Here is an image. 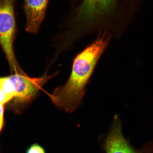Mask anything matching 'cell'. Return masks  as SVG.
<instances>
[{
  "mask_svg": "<svg viewBox=\"0 0 153 153\" xmlns=\"http://www.w3.org/2000/svg\"><path fill=\"white\" fill-rule=\"evenodd\" d=\"M109 41L108 37L101 38L74 59L68 81L64 85L57 87L52 94H48L57 108L73 113L82 104L86 87Z\"/></svg>",
  "mask_w": 153,
  "mask_h": 153,
  "instance_id": "obj_1",
  "label": "cell"
},
{
  "mask_svg": "<svg viewBox=\"0 0 153 153\" xmlns=\"http://www.w3.org/2000/svg\"><path fill=\"white\" fill-rule=\"evenodd\" d=\"M15 0H0V45L12 71L22 72L15 58L14 43L16 27L15 15Z\"/></svg>",
  "mask_w": 153,
  "mask_h": 153,
  "instance_id": "obj_2",
  "label": "cell"
},
{
  "mask_svg": "<svg viewBox=\"0 0 153 153\" xmlns=\"http://www.w3.org/2000/svg\"><path fill=\"white\" fill-rule=\"evenodd\" d=\"M132 11L120 0H82L76 20L89 22L98 17L114 15L119 22L127 18Z\"/></svg>",
  "mask_w": 153,
  "mask_h": 153,
  "instance_id": "obj_3",
  "label": "cell"
},
{
  "mask_svg": "<svg viewBox=\"0 0 153 153\" xmlns=\"http://www.w3.org/2000/svg\"><path fill=\"white\" fill-rule=\"evenodd\" d=\"M58 73L56 72L48 76L45 74L41 77L33 78L22 73H17L8 77L16 94V100L25 102L35 97L42 86Z\"/></svg>",
  "mask_w": 153,
  "mask_h": 153,
  "instance_id": "obj_4",
  "label": "cell"
},
{
  "mask_svg": "<svg viewBox=\"0 0 153 153\" xmlns=\"http://www.w3.org/2000/svg\"><path fill=\"white\" fill-rule=\"evenodd\" d=\"M104 148L106 153H138L124 137L122 123L117 116H114L112 127L105 140Z\"/></svg>",
  "mask_w": 153,
  "mask_h": 153,
  "instance_id": "obj_5",
  "label": "cell"
},
{
  "mask_svg": "<svg viewBox=\"0 0 153 153\" xmlns=\"http://www.w3.org/2000/svg\"><path fill=\"white\" fill-rule=\"evenodd\" d=\"M48 1L49 0H25L27 32L36 33L39 31L45 18Z\"/></svg>",
  "mask_w": 153,
  "mask_h": 153,
  "instance_id": "obj_6",
  "label": "cell"
},
{
  "mask_svg": "<svg viewBox=\"0 0 153 153\" xmlns=\"http://www.w3.org/2000/svg\"><path fill=\"white\" fill-rule=\"evenodd\" d=\"M0 87L11 98L16 97L14 88L9 81L8 77L0 78Z\"/></svg>",
  "mask_w": 153,
  "mask_h": 153,
  "instance_id": "obj_7",
  "label": "cell"
},
{
  "mask_svg": "<svg viewBox=\"0 0 153 153\" xmlns=\"http://www.w3.org/2000/svg\"><path fill=\"white\" fill-rule=\"evenodd\" d=\"M26 153H46L45 149L41 145L34 143L28 148Z\"/></svg>",
  "mask_w": 153,
  "mask_h": 153,
  "instance_id": "obj_8",
  "label": "cell"
},
{
  "mask_svg": "<svg viewBox=\"0 0 153 153\" xmlns=\"http://www.w3.org/2000/svg\"><path fill=\"white\" fill-rule=\"evenodd\" d=\"M138 152V153H153V139L147 143Z\"/></svg>",
  "mask_w": 153,
  "mask_h": 153,
  "instance_id": "obj_9",
  "label": "cell"
},
{
  "mask_svg": "<svg viewBox=\"0 0 153 153\" xmlns=\"http://www.w3.org/2000/svg\"><path fill=\"white\" fill-rule=\"evenodd\" d=\"M12 98L7 95L0 87V103L4 105L12 99Z\"/></svg>",
  "mask_w": 153,
  "mask_h": 153,
  "instance_id": "obj_10",
  "label": "cell"
},
{
  "mask_svg": "<svg viewBox=\"0 0 153 153\" xmlns=\"http://www.w3.org/2000/svg\"><path fill=\"white\" fill-rule=\"evenodd\" d=\"M3 105L0 103V120H4Z\"/></svg>",
  "mask_w": 153,
  "mask_h": 153,
  "instance_id": "obj_11",
  "label": "cell"
},
{
  "mask_svg": "<svg viewBox=\"0 0 153 153\" xmlns=\"http://www.w3.org/2000/svg\"><path fill=\"white\" fill-rule=\"evenodd\" d=\"M4 126V120H0V137H1V133Z\"/></svg>",
  "mask_w": 153,
  "mask_h": 153,
  "instance_id": "obj_12",
  "label": "cell"
}]
</instances>
